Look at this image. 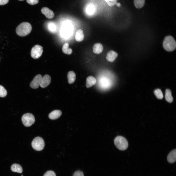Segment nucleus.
Masks as SVG:
<instances>
[{"label":"nucleus","mask_w":176,"mask_h":176,"mask_svg":"<svg viewBox=\"0 0 176 176\" xmlns=\"http://www.w3.org/2000/svg\"><path fill=\"white\" fill-rule=\"evenodd\" d=\"M165 98L166 100L168 102L171 103L173 101L171 92L169 89H166L165 91Z\"/></svg>","instance_id":"nucleus-18"},{"label":"nucleus","mask_w":176,"mask_h":176,"mask_svg":"<svg viewBox=\"0 0 176 176\" xmlns=\"http://www.w3.org/2000/svg\"><path fill=\"white\" fill-rule=\"evenodd\" d=\"M9 0H0V5H4L7 3Z\"/></svg>","instance_id":"nucleus-27"},{"label":"nucleus","mask_w":176,"mask_h":176,"mask_svg":"<svg viewBox=\"0 0 176 176\" xmlns=\"http://www.w3.org/2000/svg\"><path fill=\"white\" fill-rule=\"evenodd\" d=\"M42 77L40 74L36 76L30 83V87L33 89L38 88L40 86Z\"/></svg>","instance_id":"nucleus-7"},{"label":"nucleus","mask_w":176,"mask_h":176,"mask_svg":"<svg viewBox=\"0 0 176 176\" xmlns=\"http://www.w3.org/2000/svg\"><path fill=\"white\" fill-rule=\"evenodd\" d=\"M154 93L157 98L158 99H162L163 97V95L161 90L159 89H157L154 91Z\"/></svg>","instance_id":"nucleus-21"},{"label":"nucleus","mask_w":176,"mask_h":176,"mask_svg":"<svg viewBox=\"0 0 176 176\" xmlns=\"http://www.w3.org/2000/svg\"><path fill=\"white\" fill-rule=\"evenodd\" d=\"M67 76L69 84H71L74 82L76 79V75L74 71H70L69 72Z\"/></svg>","instance_id":"nucleus-16"},{"label":"nucleus","mask_w":176,"mask_h":176,"mask_svg":"<svg viewBox=\"0 0 176 176\" xmlns=\"http://www.w3.org/2000/svg\"><path fill=\"white\" fill-rule=\"evenodd\" d=\"M33 148L37 151H40L44 148L45 143L44 140L42 138L37 137L35 138L32 143Z\"/></svg>","instance_id":"nucleus-4"},{"label":"nucleus","mask_w":176,"mask_h":176,"mask_svg":"<svg viewBox=\"0 0 176 176\" xmlns=\"http://www.w3.org/2000/svg\"><path fill=\"white\" fill-rule=\"evenodd\" d=\"M32 29L31 25L29 22H23L19 24L17 27L16 32L17 34L21 36L27 35L31 32Z\"/></svg>","instance_id":"nucleus-1"},{"label":"nucleus","mask_w":176,"mask_h":176,"mask_svg":"<svg viewBox=\"0 0 176 176\" xmlns=\"http://www.w3.org/2000/svg\"><path fill=\"white\" fill-rule=\"evenodd\" d=\"M20 0V1H22V0Z\"/></svg>","instance_id":"nucleus-30"},{"label":"nucleus","mask_w":176,"mask_h":176,"mask_svg":"<svg viewBox=\"0 0 176 176\" xmlns=\"http://www.w3.org/2000/svg\"><path fill=\"white\" fill-rule=\"evenodd\" d=\"M43 176H56L55 173L52 171L50 170L47 171L44 174Z\"/></svg>","instance_id":"nucleus-24"},{"label":"nucleus","mask_w":176,"mask_h":176,"mask_svg":"<svg viewBox=\"0 0 176 176\" xmlns=\"http://www.w3.org/2000/svg\"><path fill=\"white\" fill-rule=\"evenodd\" d=\"M94 10L93 7L92 6H90L88 7L87 11L89 13L90 12V13H91L92 11H94Z\"/></svg>","instance_id":"nucleus-28"},{"label":"nucleus","mask_w":176,"mask_h":176,"mask_svg":"<svg viewBox=\"0 0 176 176\" xmlns=\"http://www.w3.org/2000/svg\"></svg>","instance_id":"nucleus-31"},{"label":"nucleus","mask_w":176,"mask_h":176,"mask_svg":"<svg viewBox=\"0 0 176 176\" xmlns=\"http://www.w3.org/2000/svg\"><path fill=\"white\" fill-rule=\"evenodd\" d=\"M43 52V48L42 46L38 44L35 45L32 49L31 56L34 59H38L41 56Z\"/></svg>","instance_id":"nucleus-6"},{"label":"nucleus","mask_w":176,"mask_h":176,"mask_svg":"<svg viewBox=\"0 0 176 176\" xmlns=\"http://www.w3.org/2000/svg\"><path fill=\"white\" fill-rule=\"evenodd\" d=\"M41 11L42 13L48 19H52L54 16L53 12L47 7H45L43 8Z\"/></svg>","instance_id":"nucleus-9"},{"label":"nucleus","mask_w":176,"mask_h":176,"mask_svg":"<svg viewBox=\"0 0 176 176\" xmlns=\"http://www.w3.org/2000/svg\"><path fill=\"white\" fill-rule=\"evenodd\" d=\"M116 5L117 6L119 7L121 6V5L120 3H117Z\"/></svg>","instance_id":"nucleus-29"},{"label":"nucleus","mask_w":176,"mask_h":176,"mask_svg":"<svg viewBox=\"0 0 176 176\" xmlns=\"http://www.w3.org/2000/svg\"><path fill=\"white\" fill-rule=\"evenodd\" d=\"M62 114L61 111L56 110L52 111L49 115V118L52 120H55L58 118Z\"/></svg>","instance_id":"nucleus-12"},{"label":"nucleus","mask_w":176,"mask_h":176,"mask_svg":"<svg viewBox=\"0 0 176 176\" xmlns=\"http://www.w3.org/2000/svg\"><path fill=\"white\" fill-rule=\"evenodd\" d=\"M145 1V0H134V4L136 8H141L143 6Z\"/></svg>","instance_id":"nucleus-20"},{"label":"nucleus","mask_w":176,"mask_h":176,"mask_svg":"<svg viewBox=\"0 0 176 176\" xmlns=\"http://www.w3.org/2000/svg\"><path fill=\"white\" fill-rule=\"evenodd\" d=\"M11 170L14 172L21 173L22 172V169L20 165L15 164L12 165L11 166Z\"/></svg>","instance_id":"nucleus-19"},{"label":"nucleus","mask_w":176,"mask_h":176,"mask_svg":"<svg viewBox=\"0 0 176 176\" xmlns=\"http://www.w3.org/2000/svg\"><path fill=\"white\" fill-rule=\"evenodd\" d=\"M168 161L170 163L175 162L176 160V150L175 149L171 151L168 154L167 157Z\"/></svg>","instance_id":"nucleus-11"},{"label":"nucleus","mask_w":176,"mask_h":176,"mask_svg":"<svg viewBox=\"0 0 176 176\" xmlns=\"http://www.w3.org/2000/svg\"><path fill=\"white\" fill-rule=\"evenodd\" d=\"M103 49L102 44L100 43H97L95 44L93 47V51L96 54H99L101 53Z\"/></svg>","instance_id":"nucleus-14"},{"label":"nucleus","mask_w":176,"mask_h":176,"mask_svg":"<svg viewBox=\"0 0 176 176\" xmlns=\"http://www.w3.org/2000/svg\"><path fill=\"white\" fill-rule=\"evenodd\" d=\"M114 142L117 148L120 150H125L128 147L127 140L124 137L121 136H118L115 138Z\"/></svg>","instance_id":"nucleus-3"},{"label":"nucleus","mask_w":176,"mask_h":176,"mask_svg":"<svg viewBox=\"0 0 176 176\" xmlns=\"http://www.w3.org/2000/svg\"><path fill=\"white\" fill-rule=\"evenodd\" d=\"M7 94V92L6 89L3 86L0 85V97H5Z\"/></svg>","instance_id":"nucleus-22"},{"label":"nucleus","mask_w":176,"mask_h":176,"mask_svg":"<svg viewBox=\"0 0 176 176\" xmlns=\"http://www.w3.org/2000/svg\"><path fill=\"white\" fill-rule=\"evenodd\" d=\"M69 44L67 43H66L63 45L62 48L63 52L67 55H70L72 52V49L69 47Z\"/></svg>","instance_id":"nucleus-17"},{"label":"nucleus","mask_w":176,"mask_h":176,"mask_svg":"<svg viewBox=\"0 0 176 176\" xmlns=\"http://www.w3.org/2000/svg\"><path fill=\"white\" fill-rule=\"evenodd\" d=\"M27 2L31 5H34L38 3L39 0H26Z\"/></svg>","instance_id":"nucleus-25"},{"label":"nucleus","mask_w":176,"mask_h":176,"mask_svg":"<svg viewBox=\"0 0 176 176\" xmlns=\"http://www.w3.org/2000/svg\"><path fill=\"white\" fill-rule=\"evenodd\" d=\"M163 44L164 49L168 52L174 51L176 47V42L173 37L171 35L165 37L163 41Z\"/></svg>","instance_id":"nucleus-2"},{"label":"nucleus","mask_w":176,"mask_h":176,"mask_svg":"<svg viewBox=\"0 0 176 176\" xmlns=\"http://www.w3.org/2000/svg\"><path fill=\"white\" fill-rule=\"evenodd\" d=\"M96 78L92 76H89L86 79V86L87 88H89L94 85L96 83Z\"/></svg>","instance_id":"nucleus-13"},{"label":"nucleus","mask_w":176,"mask_h":176,"mask_svg":"<svg viewBox=\"0 0 176 176\" xmlns=\"http://www.w3.org/2000/svg\"><path fill=\"white\" fill-rule=\"evenodd\" d=\"M108 5L110 6H112L117 3L116 0H105Z\"/></svg>","instance_id":"nucleus-23"},{"label":"nucleus","mask_w":176,"mask_h":176,"mask_svg":"<svg viewBox=\"0 0 176 176\" xmlns=\"http://www.w3.org/2000/svg\"><path fill=\"white\" fill-rule=\"evenodd\" d=\"M84 37L83 31L82 29H79L77 31L75 36V39L78 42L82 41L84 39Z\"/></svg>","instance_id":"nucleus-15"},{"label":"nucleus","mask_w":176,"mask_h":176,"mask_svg":"<svg viewBox=\"0 0 176 176\" xmlns=\"http://www.w3.org/2000/svg\"><path fill=\"white\" fill-rule=\"evenodd\" d=\"M118 56V54L116 52L110 50L107 53L106 58L108 61L112 62L115 61Z\"/></svg>","instance_id":"nucleus-10"},{"label":"nucleus","mask_w":176,"mask_h":176,"mask_svg":"<svg viewBox=\"0 0 176 176\" xmlns=\"http://www.w3.org/2000/svg\"><path fill=\"white\" fill-rule=\"evenodd\" d=\"M73 176H84V175L82 171L77 170L74 172Z\"/></svg>","instance_id":"nucleus-26"},{"label":"nucleus","mask_w":176,"mask_h":176,"mask_svg":"<svg viewBox=\"0 0 176 176\" xmlns=\"http://www.w3.org/2000/svg\"><path fill=\"white\" fill-rule=\"evenodd\" d=\"M51 81L50 77L48 75H45L42 77L40 86L42 88H45L49 85Z\"/></svg>","instance_id":"nucleus-8"},{"label":"nucleus","mask_w":176,"mask_h":176,"mask_svg":"<svg viewBox=\"0 0 176 176\" xmlns=\"http://www.w3.org/2000/svg\"><path fill=\"white\" fill-rule=\"evenodd\" d=\"M22 120L23 124L25 126L29 127L34 123L35 119L33 114L31 113H27L24 114L22 116Z\"/></svg>","instance_id":"nucleus-5"}]
</instances>
